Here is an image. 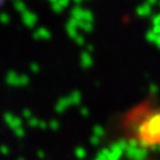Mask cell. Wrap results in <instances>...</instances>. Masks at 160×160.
I'll return each instance as SVG.
<instances>
[{
	"mask_svg": "<svg viewBox=\"0 0 160 160\" xmlns=\"http://www.w3.org/2000/svg\"><path fill=\"white\" fill-rule=\"evenodd\" d=\"M147 160H160V153L156 155V156H153V158H149V159H147Z\"/></svg>",
	"mask_w": 160,
	"mask_h": 160,
	"instance_id": "obj_1",
	"label": "cell"
}]
</instances>
